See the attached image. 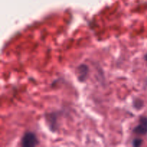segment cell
Masks as SVG:
<instances>
[{"label": "cell", "instance_id": "6da1fadb", "mask_svg": "<svg viewBox=\"0 0 147 147\" xmlns=\"http://www.w3.org/2000/svg\"><path fill=\"white\" fill-rule=\"evenodd\" d=\"M21 144L24 147H34L39 144V141L34 133L27 132L22 139Z\"/></svg>", "mask_w": 147, "mask_h": 147}, {"label": "cell", "instance_id": "7a4b0ae2", "mask_svg": "<svg viewBox=\"0 0 147 147\" xmlns=\"http://www.w3.org/2000/svg\"><path fill=\"white\" fill-rule=\"evenodd\" d=\"M134 133L137 135H145L147 134V117L142 116L139 120V124L134 129Z\"/></svg>", "mask_w": 147, "mask_h": 147}, {"label": "cell", "instance_id": "3957f363", "mask_svg": "<svg viewBox=\"0 0 147 147\" xmlns=\"http://www.w3.org/2000/svg\"><path fill=\"white\" fill-rule=\"evenodd\" d=\"M78 76L80 81H84L88 73V67L86 65H80L78 67Z\"/></svg>", "mask_w": 147, "mask_h": 147}, {"label": "cell", "instance_id": "277c9868", "mask_svg": "<svg viewBox=\"0 0 147 147\" xmlns=\"http://www.w3.org/2000/svg\"><path fill=\"white\" fill-rule=\"evenodd\" d=\"M142 142H143L142 139H134L133 144H133L134 146H140L142 144Z\"/></svg>", "mask_w": 147, "mask_h": 147}, {"label": "cell", "instance_id": "5b68a950", "mask_svg": "<svg viewBox=\"0 0 147 147\" xmlns=\"http://www.w3.org/2000/svg\"><path fill=\"white\" fill-rule=\"evenodd\" d=\"M144 59H145V60H146V61H147V53H146V55H145V57H144Z\"/></svg>", "mask_w": 147, "mask_h": 147}]
</instances>
